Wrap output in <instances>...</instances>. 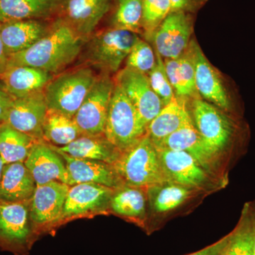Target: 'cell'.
<instances>
[{
  "label": "cell",
  "instance_id": "obj_40",
  "mask_svg": "<svg viewBox=\"0 0 255 255\" xmlns=\"http://www.w3.org/2000/svg\"><path fill=\"white\" fill-rule=\"evenodd\" d=\"M251 218L253 226V235H254V245H253V255H255V202L246 204Z\"/></svg>",
  "mask_w": 255,
  "mask_h": 255
},
{
  "label": "cell",
  "instance_id": "obj_33",
  "mask_svg": "<svg viewBox=\"0 0 255 255\" xmlns=\"http://www.w3.org/2000/svg\"><path fill=\"white\" fill-rule=\"evenodd\" d=\"M172 11L169 0H142V29L147 38Z\"/></svg>",
  "mask_w": 255,
  "mask_h": 255
},
{
  "label": "cell",
  "instance_id": "obj_17",
  "mask_svg": "<svg viewBox=\"0 0 255 255\" xmlns=\"http://www.w3.org/2000/svg\"><path fill=\"white\" fill-rule=\"evenodd\" d=\"M157 150L168 182L191 188L207 182L205 169L187 152L165 148Z\"/></svg>",
  "mask_w": 255,
  "mask_h": 255
},
{
  "label": "cell",
  "instance_id": "obj_37",
  "mask_svg": "<svg viewBox=\"0 0 255 255\" xmlns=\"http://www.w3.org/2000/svg\"><path fill=\"white\" fill-rule=\"evenodd\" d=\"M230 236H231V234L229 233L217 243L208 246L207 248H204L200 251L189 255H222L226 250L228 242H229Z\"/></svg>",
  "mask_w": 255,
  "mask_h": 255
},
{
  "label": "cell",
  "instance_id": "obj_20",
  "mask_svg": "<svg viewBox=\"0 0 255 255\" xmlns=\"http://www.w3.org/2000/svg\"><path fill=\"white\" fill-rule=\"evenodd\" d=\"M155 145L156 148L187 152L205 169L211 168L216 157H219L201 136L193 120Z\"/></svg>",
  "mask_w": 255,
  "mask_h": 255
},
{
  "label": "cell",
  "instance_id": "obj_11",
  "mask_svg": "<svg viewBox=\"0 0 255 255\" xmlns=\"http://www.w3.org/2000/svg\"><path fill=\"white\" fill-rule=\"evenodd\" d=\"M115 189L94 183L70 186L60 226L75 219L107 214Z\"/></svg>",
  "mask_w": 255,
  "mask_h": 255
},
{
  "label": "cell",
  "instance_id": "obj_6",
  "mask_svg": "<svg viewBox=\"0 0 255 255\" xmlns=\"http://www.w3.org/2000/svg\"><path fill=\"white\" fill-rule=\"evenodd\" d=\"M147 132L136 110L115 82L106 122L105 135L120 152L129 148Z\"/></svg>",
  "mask_w": 255,
  "mask_h": 255
},
{
  "label": "cell",
  "instance_id": "obj_32",
  "mask_svg": "<svg viewBox=\"0 0 255 255\" xmlns=\"http://www.w3.org/2000/svg\"><path fill=\"white\" fill-rule=\"evenodd\" d=\"M230 234L229 242L222 255H253L254 235L246 204L237 226Z\"/></svg>",
  "mask_w": 255,
  "mask_h": 255
},
{
  "label": "cell",
  "instance_id": "obj_23",
  "mask_svg": "<svg viewBox=\"0 0 255 255\" xmlns=\"http://www.w3.org/2000/svg\"><path fill=\"white\" fill-rule=\"evenodd\" d=\"M192 40L179 58L164 59L166 73L176 97L187 101L201 99L196 88Z\"/></svg>",
  "mask_w": 255,
  "mask_h": 255
},
{
  "label": "cell",
  "instance_id": "obj_13",
  "mask_svg": "<svg viewBox=\"0 0 255 255\" xmlns=\"http://www.w3.org/2000/svg\"><path fill=\"white\" fill-rule=\"evenodd\" d=\"M114 78L147 128L163 107L162 101L151 87L147 75L125 67Z\"/></svg>",
  "mask_w": 255,
  "mask_h": 255
},
{
  "label": "cell",
  "instance_id": "obj_10",
  "mask_svg": "<svg viewBox=\"0 0 255 255\" xmlns=\"http://www.w3.org/2000/svg\"><path fill=\"white\" fill-rule=\"evenodd\" d=\"M193 32V14L172 11L145 39L163 59H177L187 50Z\"/></svg>",
  "mask_w": 255,
  "mask_h": 255
},
{
  "label": "cell",
  "instance_id": "obj_35",
  "mask_svg": "<svg viewBox=\"0 0 255 255\" xmlns=\"http://www.w3.org/2000/svg\"><path fill=\"white\" fill-rule=\"evenodd\" d=\"M155 54L157 60L155 66L148 73L147 77L151 87L162 101L164 107L173 100L176 96L166 73L164 59L156 52Z\"/></svg>",
  "mask_w": 255,
  "mask_h": 255
},
{
  "label": "cell",
  "instance_id": "obj_16",
  "mask_svg": "<svg viewBox=\"0 0 255 255\" xmlns=\"http://www.w3.org/2000/svg\"><path fill=\"white\" fill-rule=\"evenodd\" d=\"M36 182V186L52 182L71 186L65 161L48 142H37L24 162Z\"/></svg>",
  "mask_w": 255,
  "mask_h": 255
},
{
  "label": "cell",
  "instance_id": "obj_15",
  "mask_svg": "<svg viewBox=\"0 0 255 255\" xmlns=\"http://www.w3.org/2000/svg\"><path fill=\"white\" fill-rule=\"evenodd\" d=\"M47 111L43 91L13 99L6 123L38 141H43V127Z\"/></svg>",
  "mask_w": 255,
  "mask_h": 255
},
{
  "label": "cell",
  "instance_id": "obj_27",
  "mask_svg": "<svg viewBox=\"0 0 255 255\" xmlns=\"http://www.w3.org/2000/svg\"><path fill=\"white\" fill-rule=\"evenodd\" d=\"M37 142L8 124L0 125V156L5 164L24 162Z\"/></svg>",
  "mask_w": 255,
  "mask_h": 255
},
{
  "label": "cell",
  "instance_id": "obj_28",
  "mask_svg": "<svg viewBox=\"0 0 255 255\" xmlns=\"http://www.w3.org/2000/svg\"><path fill=\"white\" fill-rule=\"evenodd\" d=\"M145 192L141 188L128 185L117 188L111 199V211L130 220L142 219L145 214Z\"/></svg>",
  "mask_w": 255,
  "mask_h": 255
},
{
  "label": "cell",
  "instance_id": "obj_2",
  "mask_svg": "<svg viewBox=\"0 0 255 255\" xmlns=\"http://www.w3.org/2000/svg\"><path fill=\"white\" fill-rule=\"evenodd\" d=\"M112 166L124 185L147 191L168 183L158 152L147 132L129 148L121 152Z\"/></svg>",
  "mask_w": 255,
  "mask_h": 255
},
{
  "label": "cell",
  "instance_id": "obj_3",
  "mask_svg": "<svg viewBox=\"0 0 255 255\" xmlns=\"http://www.w3.org/2000/svg\"><path fill=\"white\" fill-rule=\"evenodd\" d=\"M193 123L208 146L218 156L233 150L243 128L235 117L202 99L191 100Z\"/></svg>",
  "mask_w": 255,
  "mask_h": 255
},
{
  "label": "cell",
  "instance_id": "obj_22",
  "mask_svg": "<svg viewBox=\"0 0 255 255\" xmlns=\"http://www.w3.org/2000/svg\"><path fill=\"white\" fill-rule=\"evenodd\" d=\"M63 0H0V23L27 19L53 20Z\"/></svg>",
  "mask_w": 255,
  "mask_h": 255
},
{
  "label": "cell",
  "instance_id": "obj_5",
  "mask_svg": "<svg viewBox=\"0 0 255 255\" xmlns=\"http://www.w3.org/2000/svg\"><path fill=\"white\" fill-rule=\"evenodd\" d=\"M98 75L85 65L55 75L43 91L48 110L73 118Z\"/></svg>",
  "mask_w": 255,
  "mask_h": 255
},
{
  "label": "cell",
  "instance_id": "obj_12",
  "mask_svg": "<svg viewBox=\"0 0 255 255\" xmlns=\"http://www.w3.org/2000/svg\"><path fill=\"white\" fill-rule=\"evenodd\" d=\"M113 7V0H63L56 18L85 42Z\"/></svg>",
  "mask_w": 255,
  "mask_h": 255
},
{
  "label": "cell",
  "instance_id": "obj_41",
  "mask_svg": "<svg viewBox=\"0 0 255 255\" xmlns=\"http://www.w3.org/2000/svg\"><path fill=\"white\" fill-rule=\"evenodd\" d=\"M5 164L0 156V182H1V176H2L3 169H4Z\"/></svg>",
  "mask_w": 255,
  "mask_h": 255
},
{
  "label": "cell",
  "instance_id": "obj_31",
  "mask_svg": "<svg viewBox=\"0 0 255 255\" xmlns=\"http://www.w3.org/2000/svg\"><path fill=\"white\" fill-rule=\"evenodd\" d=\"M146 192L156 212L166 213L176 209L187 200L191 191L189 188L168 182L150 188Z\"/></svg>",
  "mask_w": 255,
  "mask_h": 255
},
{
  "label": "cell",
  "instance_id": "obj_1",
  "mask_svg": "<svg viewBox=\"0 0 255 255\" xmlns=\"http://www.w3.org/2000/svg\"><path fill=\"white\" fill-rule=\"evenodd\" d=\"M85 43L68 24L55 18L46 36L28 49L8 58L7 68L28 66L58 75L79 58Z\"/></svg>",
  "mask_w": 255,
  "mask_h": 255
},
{
  "label": "cell",
  "instance_id": "obj_18",
  "mask_svg": "<svg viewBox=\"0 0 255 255\" xmlns=\"http://www.w3.org/2000/svg\"><path fill=\"white\" fill-rule=\"evenodd\" d=\"M49 145L65 161L71 186L81 183H94L117 189L124 185L112 164L102 161L72 157Z\"/></svg>",
  "mask_w": 255,
  "mask_h": 255
},
{
  "label": "cell",
  "instance_id": "obj_26",
  "mask_svg": "<svg viewBox=\"0 0 255 255\" xmlns=\"http://www.w3.org/2000/svg\"><path fill=\"white\" fill-rule=\"evenodd\" d=\"M51 145V144H50ZM57 150L78 158L102 161L112 164L118 158L120 151L109 141L105 134L81 135L63 147L53 145Z\"/></svg>",
  "mask_w": 255,
  "mask_h": 255
},
{
  "label": "cell",
  "instance_id": "obj_19",
  "mask_svg": "<svg viewBox=\"0 0 255 255\" xmlns=\"http://www.w3.org/2000/svg\"><path fill=\"white\" fill-rule=\"evenodd\" d=\"M54 19H27L1 23V40L8 58L28 49L46 36Z\"/></svg>",
  "mask_w": 255,
  "mask_h": 255
},
{
  "label": "cell",
  "instance_id": "obj_4",
  "mask_svg": "<svg viewBox=\"0 0 255 255\" xmlns=\"http://www.w3.org/2000/svg\"><path fill=\"white\" fill-rule=\"evenodd\" d=\"M139 38L133 32L112 27L95 32L84 44L80 65L97 68L101 74H117Z\"/></svg>",
  "mask_w": 255,
  "mask_h": 255
},
{
  "label": "cell",
  "instance_id": "obj_25",
  "mask_svg": "<svg viewBox=\"0 0 255 255\" xmlns=\"http://www.w3.org/2000/svg\"><path fill=\"white\" fill-rule=\"evenodd\" d=\"M36 188V182L24 162L5 164L0 182V200H31Z\"/></svg>",
  "mask_w": 255,
  "mask_h": 255
},
{
  "label": "cell",
  "instance_id": "obj_7",
  "mask_svg": "<svg viewBox=\"0 0 255 255\" xmlns=\"http://www.w3.org/2000/svg\"><path fill=\"white\" fill-rule=\"evenodd\" d=\"M38 240L30 214V200H0V249L27 255Z\"/></svg>",
  "mask_w": 255,
  "mask_h": 255
},
{
  "label": "cell",
  "instance_id": "obj_38",
  "mask_svg": "<svg viewBox=\"0 0 255 255\" xmlns=\"http://www.w3.org/2000/svg\"><path fill=\"white\" fill-rule=\"evenodd\" d=\"M13 98L0 83V125L6 123Z\"/></svg>",
  "mask_w": 255,
  "mask_h": 255
},
{
  "label": "cell",
  "instance_id": "obj_29",
  "mask_svg": "<svg viewBox=\"0 0 255 255\" xmlns=\"http://www.w3.org/2000/svg\"><path fill=\"white\" fill-rule=\"evenodd\" d=\"M43 141L63 147L82 135L73 118L54 111H47L43 127Z\"/></svg>",
  "mask_w": 255,
  "mask_h": 255
},
{
  "label": "cell",
  "instance_id": "obj_14",
  "mask_svg": "<svg viewBox=\"0 0 255 255\" xmlns=\"http://www.w3.org/2000/svg\"><path fill=\"white\" fill-rule=\"evenodd\" d=\"M195 85L199 97L228 113L234 110L233 101L221 75L210 63L201 47L192 40Z\"/></svg>",
  "mask_w": 255,
  "mask_h": 255
},
{
  "label": "cell",
  "instance_id": "obj_34",
  "mask_svg": "<svg viewBox=\"0 0 255 255\" xmlns=\"http://www.w3.org/2000/svg\"><path fill=\"white\" fill-rule=\"evenodd\" d=\"M156 61L155 51L150 43L139 38L126 59V67L147 75Z\"/></svg>",
  "mask_w": 255,
  "mask_h": 255
},
{
  "label": "cell",
  "instance_id": "obj_36",
  "mask_svg": "<svg viewBox=\"0 0 255 255\" xmlns=\"http://www.w3.org/2000/svg\"><path fill=\"white\" fill-rule=\"evenodd\" d=\"M172 11H180L194 14L201 9L208 0H169Z\"/></svg>",
  "mask_w": 255,
  "mask_h": 255
},
{
  "label": "cell",
  "instance_id": "obj_8",
  "mask_svg": "<svg viewBox=\"0 0 255 255\" xmlns=\"http://www.w3.org/2000/svg\"><path fill=\"white\" fill-rule=\"evenodd\" d=\"M69 188L60 182L36 186L30 200V214L38 239L60 227Z\"/></svg>",
  "mask_w": 255,
  "mask_h": 255
},
{
  "label": "cell",
  "instance_id": "obj_39",
  "mask_svg": "<svg viewBox=\"0 0 255 255\" xmlns=\"http://www.w3.org/2000/svg\"><path fill=\"white\" fill-rule=\"evenodd\" d=\"M8 65V57L5 53L4 45L1 36V23H0V76L6 71Z\"/></svg>",
  "mask_w": 255,
  "mask_h": 255
},
{
  "label": "cell",
  "instance_id": "obj_21",
  "mask_svg": "<svg viewBox=\"0 0 255 255\" xmlns=\"http://www.w3.org/2000/svg\"><path fill=\"white\" fill-rule=\"evenodd\" d=\"M55 75L28 66L10 67L0 76L1 85L13 99L44 91Z\"/></svg>",
  "mask_w": 255,
  "mask_h": 255
},
{
  "label": "cell",
  "instance_id": "obj_24",
  "mask_svg": "<svg viewBox=\"0 0 255 255\" xmlns=\"http://www.w3.org/2000/svg\"><path fill=\"white\" fill-rule=\"evenodd\" d=\"M187 102L176 97L148 124L147 134L155 145L192 121Z\"/></svg>",
  "mask_w": 255,
  "mask_h": 255
},
{
  "label": "cell",
  "instance_id": "obj_9",
  "mask_svg": "<svg viewBox=\"0 0 255 255\" xmlns=\"http://www.w3.org/2000/svg\"><path fill=\"white\" fill-rule=\"evenodd\" d=\"M115 87L112 75L100 74L73 119L82 135L105 134L111 100Z\"/></svg>",
  "mask_w": 255,
  "mask_h": 255
},
{
  "label": "cell",
  "instance_id": "obj_30",
  "mask_svg": "<svg viewBox=\"0 0 255 255\" xmlns=\"http://www.w3.org/2000/svg\"><path fill=\"white\" fill-rule=\"evenodd\" d=\"M142 0H116L111 27L142 35Z\"/></svg>",
  "mask_w": 255,
  "mask_h": 255
}]
</instances>
